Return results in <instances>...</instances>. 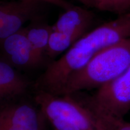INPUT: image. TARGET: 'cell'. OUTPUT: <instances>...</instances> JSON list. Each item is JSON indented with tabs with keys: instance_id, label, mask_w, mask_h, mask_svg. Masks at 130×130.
<instances>
[{
	"instance_id": "obj_1",
	"label": "cell",
	"mask_w": 130,
	"mask_h": 130,
	"mask_svg": "<svg viewBox=\"0 0 130 130\" xmlns=\"http://www.w3.org/2000/svg\"><path fill=\"white\" fill-rule=\"evenodd\" d=\"M130 37V13L90 31L61 57L55 60L35 83L37 92L60 95L68 78L104 49Z\"/></svg>"
},
{
	"instance_id": "obj_2",
	"label": "cell",
	"mask_w": 130,
	"mask_h": 130,
	"mask_svg": "<svg viewBox=\"0 0 130 130\" xmlns=\"http://www.w3.org/2000/svg\"><path fill=\"white\" fill-rule=\"evenodd\" d=\"M130 66V37L104 49L66 80L60 95L99 89L123 74Z\"/></svg>"
},
{
	"instance_id": "obj_3",
	"label": "cell",
	"mask_w": 130,
	"mask_h": 130,
	"mask_svg": "<svg viewBox=\"0 0 130 130\" xmlns=\"http://www.w3.org/2000/svg\"><path fill=\"white\" fill-rule=\"evenodd\" d=\"M71 96L37 92L35 101L54 130H105L95 112Z\"/></svg>"
},
{
	"instance_id": "obj_4",
	"label": "cell",
	"mask_w": 130,
	"mask_h": 130,
	"mask_svg": "<svg viewBox=\"0 0 130 130\" xmlns=\"http://www.w3.org/2000/svg\"><path fill=\"white\" fill-rule=\"evenodd\" d=\"M95 13L74 6L66 10L52 25L46 56L54 60L89 32L95 22Z\"/></svg>"
},
{
	"instance_id": "obj_5",
	"label": "cell",
	"mask_w": 130,
	"mask_h": 130,
	"mask_svg": "<svg viewBox=\"0 0 130 130\" xmlns=\"http://www.w3.org/2000/svg\"><path fill=\"white\" fill-rule=\"evenodd\" d=\"M84 102L101 113L123 119L130 110V66L116 78L98 89Z\"/></svg>"
},
{
	"instance_id": "obj_6",
	"label": "cell",
	"mask_w": 130,
	"mask_h": 130,
	"mask_svg": "<svg viewBox=\"0 0 130 130\" xmlns=\"http://www.w3.org/2000/svg\"><path fill=\"white\" fill-rule=\"evenodd\" d=\"M45 4L36 1H1L0 41L20 30L27 21L41 16Z\"/></svg>"
},
{
	"instance_id": "obj_7",
	"label": "cell",
	"mask_w": 130,
	"mask_h": 130,
	"mask_svg": "<svg viewBox=\"0 0 130 130\" xmlns=\"http://www.w3.org/2000/svg\"><path fill=\"white\" fill-rule=\"evenodd\" d=\"M46 118L40 108L28 103L13 104L0 111V130H43Z\"/></svg>"
},
{
	"instance_id": "obj_8",
	"label": "cell",
	"mask_w": 130,
	"mask_h": 130,
	"mask_svg": "<svg viewBox=\"0 0 130 130\" xmlns=\"http://www.w3.org/2000/svg\"><path fill=\"white\" fill-rule=\"evenodd\" d=\"M1 58L16 69L36 68L42 64L26 34L25 27L0 41Z\"/></svg>"
},
{
	"instance_id": "obj_9",
	"label": "cell",
	"mask_w": 130,
	"mask_h": 130,
	"mask_svg": "<svg viewBox=\"0 0 130 130\" xmlns=\"http://www.w3.org/2000/svg\"><path fill=\"white\" fill-rule=\"evenodd\" d=\"M29 82L14 67L1 58L0 60V98L11 100L24 95Z\"/></svg>"
},
{
	"instance_id": "obj_10",
	"label": "cell",
	"mask_w": 130,
	"mask_h": 130,
	"mask_svg": "<svg viewBox=\"0 0 130 130\" xmlns=\"http://www.w3.org/2000/svg\"><path fill=\"white\" fill-rule=\"evenodd\" d=\"M26 34L36 56L42 63L52 32V25H49L42 15L30 21L25 27Z\"/></svg>"
},
{
	"instance_id": "obj_11",
	"label": "cell",
	"mask_w": 130,
	"mask_h": 130,
	"mask_svg": "<svg viewBox=\"0 0 130 130\" xmlns=\"http://www.w3.org/2000/svg\"><path fill=\"white\" fill-rule=\"evenodd\" d=\"M90 108L95 112L105 130H130V122L123 119L114 118Z\"/></svg>"
},
{
	"instance_id": "obj_12",
	"label": "cell",
	"mask_w": 130,
	"mask_h": 130,
	"mask_svg": "<svg viewBox=\"0 0 130 130\" xmlns=\"http://www.w3.org/2000/svg\"><path fill=\"white\" fill-rule=\"evenodd\" d=\"M88 7L101 11H111L112 0H78Z\"/></svg>"
},
{
	"instance_id": "obj_13",
	"label": "cell",
	"mask_w": 130,
	"mask_h": 130,
	"mask_svg": "<svg viewBox=\"0 0 130 130\" xmlns=\"http://www.w3.org/2000/svg\"><path fill=\"white\" fill-rule=\"evenodd\" d=\"M130 7V0H112L111 12L121 14L127 13Z\"/></svg>"
},
{
	"instance_id": "obj_14",
	"label": "cell",
	"mask_w": 130,
	"mask_h": 130,
	"mask_svg": "<svg viewBox=\"0 0 130 130\" xmlns=\"http://www.w3.org/2000/svg\"><path fill=\"white\" fill-rule=\"evenodd\" d=\"M21 1H40V2L46 3V4H53L54 6L62 8V9H64L65 10L70 9V8H71L74 6V5L69 3L68 1H66V0H21Z\"/></svg>"
}]
</instances>
